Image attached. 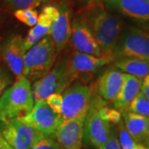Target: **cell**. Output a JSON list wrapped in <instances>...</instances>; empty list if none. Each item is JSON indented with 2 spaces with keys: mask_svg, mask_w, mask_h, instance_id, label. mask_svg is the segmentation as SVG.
I'll use <instances>...</instances> for the list:
<instances>
[{
  "mask_svg": "<svg viewBox=\"0 0 149 149\" xmlns=\"http://www.w3.org/2000/svg\"><path fill=\"white\" fill-rule=\"evenodd\" d=\"M81 13L100 48L102 56L112 57L125 27L121 17L107 10L104 3L87 6Z\"/></svg>",
  "mask_w": 149,
  "mask_h": 149,
  "instance_id": "1",
  "label": "cell"
},
{
  "mask_svg": "<svg viewBox=\"0 0 149 149\" xmlns=\"http://www.w3.org/2000/svg\"><path fill=\"white\" fill-rule=\"evenodd\" d=\"M34 100L31 82L25 77L16 80L0 98V122H7L28 114Z\"/></svg>",
  "mask_w": 149,
  "mask_h": 149,
  "instance_id": "2",
  "label": "cell"
},
{
  "mask_svg": "<svg viewBox=\"0 0 149 149\" xmlns=\"http://www.w3.org/2000/svg\"><path fill=\"white\" fill-rule=\"evenodd\" d=\"M56 54L52 37L47 35L24 55L23 77L30 82L42 78L53 67Z\"/></svg>",
  "mask_w": 149,
  "mask_h": 149,
  "instance_id": "3",
  "label": "cell"
},
{
  "mask_svg": "<svg viewBox=\"0 0 149 149\" xmlns=\"http://www.w3.org/2000/svg\"><path fill=\"white\" fill-rule=\"evenodd\" d=\"M94 85L77 81L62 92V108L61 117L72 119L86 117L95 97Z\"/></svg>",
  "mask_w": 149,
  "mask_h": 149,
  "instance_id": "4",
  "label": "cell"
},
{
  "mask_svg": "<svg viewBox=\"0 0 149 149\" xmlns=\"http://www.w3.org/2000/svg\"><path fill=\"white\" fill-rule=\"evenodd\" d=\"M73 81L70 74L68 59L61 58L47 74L32 86L33 100L45 101L52 94H61Z\"/></svg>",
  "mask_w": 149,
  "mask_h": 149,
  "instance_id": "5",
  "label": "cell"
},
{
  "mask_svg": "<svg viewBox=\"0 0 149 149\" xmlns=\"http://www.w3.org/2000/svg\"><path fill=\"white\" fill-rule=\"evenodd\" d=\"M113 60L134 57L149 62V32L135 27H126L112 54Z\"/></svg>",
  "mask_w": 149,
  "mask_h": 149,
  "instance_id": "6",
  "label": "cell"
},
{
  "mask_svg": "<svg viewBox=\"0 0 149 149\" xmlns=\"http://www.w3.org/2000/svg\"><path fill=\"white\" fill-rule=\"evenodd\" d=\"M104 101L101 97L96 95L85 118L84 138L87 143L96 149H100L106 143L113 127L100 114V107Z\"/></svg>",
  "mask_w": 149,
  "mask_h": 149,
  "instance_id": "7",
  "label": "cell"
},
{
  "mask_svg": "<svg viewBox=\"0 0 149 149\" xmlns=\"http://www.w3.org/2000/svg\"><path fill=\"white\" fill-rule=\"evenodd\" d=\"M107 10L128 18L135 27L149 32V3L146 0H107Z\"/></svg>",
  "mask_w": 149,
  "mask_h": 149,
  "instance_id": "8",
  "label": "cell"
},
{
  "mask_svg": "<svg viewBox=\"0 0 149 149\" xmlns=\"http://www.w3.org/2000/svg\"><path fill=\"white\" fill-rule=\"evenodd\" d=\"M38 133L20 118L0 122V134L13 149H30Z\"/></svg>",
  "mask_w": 149,
  "mask_h": 149,
  "instance_id": "9",
  "label": "cell"
},
{
  "mask_svg": "<svg viewBox=\"0 0 149 149\" xmlns=\"http://www.w3.org/2000/svg\"><path fill=\"white\" fill-rule=\"evenodd\" d=\"M70 42L74 49V52L97 57L103 56L100 48L81 13L77 14L71 21Z\"/></svg>",
  "mask_w": 149,
  "mask_h": 149,
  "instance_id": "10",
  "label": "cell"
},
{
  "mask_svg": "<svg viewBox=\"0 0 149 149\" xmlns=\"http://www.w3.org/2000/svg\"><path fill=\"white\" fill-rule=\"evenodd\" d=\"M113 61L110 56L97 57L88 54L74 52L68 59L70 74L72 81L89 80L100 70Z\"/></svg>",
  "mask_w": 149,
  "mask_h": 149,
  "instance_id": "11",
  "label": "cell"
},
{
  "mask_svg": "<svg viewBox=\"0 0 149 149\" xmlns=\"http://www.w3.org/2000/svg\"><path fill=\"white\" fill-rule=\"evenodd\" d=\"M20 118L39 133L55 138L56 132L62 118L56 114L49 108L46 101H42L36 102L31 112Z\"/></svg>",
  "mask_w": 149,
  "mask_h": 149,
  "instance_id": "12",
  "label": "cell"
},
{
  "mask_svg": "<svg viewBox=\"0 0 149 149\" xmlns=\"http://www.w3.org/2000/svg\"><path fill=\"white\" fill-rule=\"evenodd\" d=\"M60 16L50 27V37L53 41L57 52H61L66 47L70 42L71 32L72 10L69 0H59L56 2Z\"/></svg>",
  "mask_w": 149,
  "mask_h": 149,
  "instance_id": "13",
  "label": "cell"
},
{
  "mask_svg": "<svg viewBox=\"0 0 149 149\" xmlns=\"http://www.w3.org/2000/svg\"><path fill=\"white\" fill-rule=\"evenodd\" d=\"M86 117L63 119L59 124L55 139L62 149H80L83 143Z\"/></svg>",
  "mask_w": 149,
  "mask_h": 149,
  "instance_id": "14",
  "label": "cell"
},
{
  "mask_svg": "<svg viewBox=\"0 0 149 149\" xmlns=\"http://www.w3.org/2000/svg\"><path fill=\"white\" fill-rule=\"evenodd\" d=\"M2 56L15 76L16 80L23 77V37L19 34H13L8 37L2 47Z\"/></svg>",
  "mask_w": 149,
  "mask_h": 149,
  "instance_id": "15",
  "label": "cell"
},
{
  "mask_svg": "<svg viewBox=\"0 0 149 149\" xmlns=\"http://www.w3.org/2000/svg\"><path fill=\"white\" fill-rule=\"evenodd\" d=\"M124 74L113 66L105 70L96 82V91L104 101H113L122 88Z\"/></svg>",
  "mask_w": 149,
  "mask_h": 149,
  "instance_id": "16",
  "label": "cell"
},
{
  "mask_svg": "<svg viewBox=\"0 0 149 149\" xmlns=\"http://www.w3.org/2000/svg\"><path fill=\"white\" fill-rule=\"evenodd\" d=\"M142 86V80L129 74H124V80L122 88L116 98L113 100V109L119 112H124L128 109L129 104L138 95Z\"/></svg>",
  "mask_w": 149,
  "mask_h": 149,
  "instance_id": "17",
  "label": "cell"
},
{
  "mask_svg": "<svg viewBox=\"0 0 149 149\" xmlns=\"http://www.w3.org/2000/svg\"><path fill=\"white\" fill-rule=\"evenodd\" d=\"M121 113L124 127L133 141L137 143L143 144L147 134L148 118L128 111L122 112Z\"/></svg>",
  "mask_w": 149,
  "mask_h": 149,
  "instance_id": "18",
  "label": "cell"
},
{
  "mask_svg": "<svg viewBox=\"0 0 149 149\" xmlns=\"http://www.w3.org/2000/svg\"><path fill=\"white\" fill-rule=\"evenodd\" d=\"M113 66L123 74L143 80L149 74V62L134 57H122L113 61Z\"/></svg>",
  "mask_w": 149,
  "mask_h": 149,
  "instance_id": "19",
  "label": "cell"
},
{
  "mask_svg": "<svg viewBox=\"0 0 149 149\" xmlns=\"http://www.w3.org/2000/svg\"><path fill=\"white\" fill-rule=\"evenodd\" d=\"M50 33V28L49 27H42L39 25H36L32 27L30 31L27 33V37L23 38V50L25 52H27L29 49L39 42L43 37Z\"/></svg>",
  "mask_w": 149,
  "mask_h": 149,
  "instance_id": "20",
  "label": "cell"
},
{
  "mask_svg": "<svg viewBox=\"0 0 149 149\" xmlns=\"http://www.w3.org/2000/svg\"><path fill=\"white\" fill-rule=\"evenodd\" d=\"M126 111L149 118V100L140 91L138 95L131 102Z\"/></svg>",
  "mask_w": 149,
  "mask_h": 149,
  "instance_id": "21",
  "label": "cell"
},
{
  "mask_svg": "<svg viewBox=\"0 0 149 149\" xmlns=\"http://www.w3.org/2000/svg\"><path fill=\"white\" fill-rule=\"evenodd\" d=\"M117 137L121 149H137L139 143H135L127 132L123 120L117 125Z\"/></svg>",
  "mask_w": 149,
  "mask_h": 149,
  "instance_id": "22",
  "label": "cell"
},
{
  "mask_svg": "<svg viewBox=\"0 0 149 149\" xmlns=\"http://www.w3.org/2000/svg\"><path fill=\"white\" fill-rule=\"evenodd\" d=\"M30 149H62L54 137L39 133Z\"/></svg>",
  "mask_w": 149,
  "mask_h": 149,
  "instance_id": "23",
  "label": "cell"
},
{
  "mask_svg": "<svg viewBox=\"0 0 149 149\" xmlns=\"http://www.w3.org/2000/svg\"><path fill=\"white\" fill-rule=\"evenodd\" d=\"M7 5L12 9H26L32 8L35 9L41 4L40 0H5Z\"/></svg>",
  "mask_w": 149,
  "mask_h": 149,
  "instance_id": "24",
  "label": "cell"
},
{
  "mask_svg": "<svg viewBox=\"0 0 149 149\" xmlns=\"http://www.w3.org/2000/svg\"><path fill=\"white\" fill-rule=\"evenodd\" d=\"M47 104L52 111L57 114L61 115V108H62V95L61 94H52L49 95L45 100Z\"/></svg>",
  "mask_w": 149,
  "mask_h": 149,
  "instance_id": "25",
  "label": "cell"
},
{
  "mask_svg": "<svg viewBox=\"0 0 149 149\" xmlns=\"http://www.w3.org/2000/svg\"><path fill=\"white\" fill-rule=\"evenodd\" d=\"M12 83L13 76L8 73V71L5 68L0 65V98Z\"/></svg>",
  "mask_w": 149,
  "mask_h": 149,
  "instance_id": "26",
  "label": "cell"
},
{
  "mask_svg": "<svg viewBox=\"0 0 149 149\" xmlns=\"http://www.w3.org/2000/svg\"><path fill=\"white\" fill-rule=\"evenodd\" d=\"M38 14L37 12L35 9L32 8H26V9H18L15 10L14 12V16L18 21L23 22L24 24L26 23L27 20L33 15Z\"/></svg>",
  "mask_w": 149,
  "mask_h": 149,
  "instance_id": "27",
  "label": "cell"
},
{
  "mask_svg": "<svg viewBox=\"0 0 149 149\" xmlns=\"http://www.w3.org/2000/svg\"><path fill=\"white\" fill-rule=\"evenodd\" d=\"M100 149H121L119 143H118L116 129L113 127H112L111 133H110V136L106 142V143L104 144Z\"/></svg>",
  "mask_w": 149,
  "mask_h": 149,
  "instance_id": "28",
  "label": "cell"
},
{
  "mask_svg": "<svg viewBox=\"0 0 149 149\" xmlns=\"http://www.w3.org/2000/svg\"><path fill=\"white\" fill-rule=\"evenodd\" d=\"M42 13L46 14L48 16L52 22H55L58 19L59 16H60V13H59L58 8H56V6L54 5H47L43 8Z\"/></svg>",
  "mask_w": 149,
  "mask_h": 149,
  "instance_id": "29",
  "label": "cell"
},
{
  "mask_svg": "<svg viewBox=\"0 0 149 149\" xmlns=\"http://www.w3.org/2000/svg\"><path fill=\"white\" fill-rule=\"evenodd\" d=\"M123 120L122 113L115 109H110L108 112V121L114 125H118Z\"/></svg>",
  "mask_w": 149,
  "mask_h": 149,
  "instance_id": "30",
  "label": "cell"
},
{
  "mask_svg": "<svg viewBox=\"0 0 149 149\" xmlns=\"http://www.w3.org/2000/svg\"><path fill=\"white\" fill-rule=\"evenodd\" d=\"M52 21L51 20V18L48 16H47L44 13H41L40 15H38L37 17V25L41 26L42 27H51V26L52 25Z\"/></svg>",
  "mask_w": 149,
  "mask_h": 149,
  "instance_id": "31",
  "label": "cell"
},
{
  "mask_svg": "<svg viewBox=\"0 0 149 149\" xmlns=\"http://www.w3.org/2000/svg\"><path fill=\"white\" fill-rule=\"evenodd\" d=\"M140 91L149 100V74L142 80V86Z\"/></svg>",
  "mask_w": 149,
  "mask_h": 149,
  "instance_id": "32",
  "label": "cell"
},
{
  "mask_svg": "<svg viewBox=\"0 0 149 149\" xmlns=\"http://www.w3.org/2000/svg\"><path fill=\"white\" fill-rule=\"evenodd\" d=\"M0 149H13L1 134H0Z\"/></svg>",
  "mask_w": 149,
  "mask_h": 149,
  "instance_id": "33",
  "label": "cell"
},
{
  "mask_svg": "<svg viewBox=\"0 0 149 149\" xmlns=\"http://www.w3.org/2000/svg\"><path fill=\"white\" fill-rule=\"evenodd\" d=\"M143 146H145L146 148H149V120L148 123V127H147V134H146V139L144 141Z\"/></svg>",
  "mask_w": 149,
  "mask_h": 149,
  "instance_id": "34",
  "label": "cell"
},
{
  "mask_svg": "<svg viewBox=\"0 0 149 149\" xmlns=\"http://www.w3.org/2000/svg\"><path fill=\"white\" fill-rule=\"evenodd\" d=\"M78 1L80 2L81 3L86 4L87 6L91 5V3H92V0H78Z\"/></svg>",
  "mask_w": 149,
  "mask_h": 149,
  "instance_id": "35",
  "label": "cell"
},
{
  "mask_svg": "<svg viewBox=\"0 0 149 149\" xmlns=\"http://www.w3.org/2000/svg\"><path fill=\"white\" fill-rule=\"evenodd\" d=\"M106 0H92V3L91 5L93 4H100V3H104Z\"/></svg>",
  "mask_w": 149,
  "mask_h": 149,
  "instance_id": "36",
  "label": "cell"
},
{
  "mask_svg": "<svg viewBox=\"0 0 149 149\" xmlns=\"http://www.w3.org/2000/svg\"><path fill=\"white\" fill-rule=\"evenodd\" d=\"M59 0H40L41 3H52V2H57Z\"/></svg>",
  "mask_w": 149,
  "mask_h": 149,
  "instance_id": "37",
  "label": "cell"
},
{
  "mask_svg": "<svg viewBox=\"0 0 149 149\" xmlns=\"http://www.w3.org/2000/svg\"><path fill=\"white\" fill-rule=\"evenodd\" d=\"M146 1H147V2H148V3H149V0H146Z\"/></svg>",
  "mask_w": 149,
  "mask_h": 149,
  "instance_id": "38",
  "label": "cell"
},
{
  "mask_svg": "<svg viewBox=\"0 0 149 149\" xmlns=\"http://www.w3.org/2000/svg\"><path fill=\"white\" fill-rule=\"evenodd\" d=\"M148 149H149V148H148Z\"/></svg>",
  "mask_w": 149,
  "mask_h": 149,
  "instance_id": "39",
  "label": "cell"
},
{
  "mask_svg": "<svg viewBox=\"0 0 149 149\" xmlns=\"http://www.w3.org/2000/svg\"><path fill=\"white\" fill-rule=\"evenodd\" d=\"M106 1H107V0H106Z\"/></svg>",
  "mask_w": 149,
  "mask_h": 149,
  "instance_id": "40",
  "label": "cell"
}]
</instances>
